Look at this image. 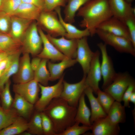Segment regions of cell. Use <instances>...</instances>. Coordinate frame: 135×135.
Wrapping results in <instances>:
<instances>
[{"label":"cell","mask_w":135,"mask_h":135,"mask_svg":"<svg viewBox=\"0 0 135 135\" xmlns=\"http://www.w3.org/2000/svg\"><path fill=\"white\" fill-rule=\"evenodd\" d=\"M100 39L106 45H108L118 52L135 56V47L131 42L125 38L97 29L96 32Z\"/></svg>","instance_id":"5b68a950"},{"label":"cell","mask_w":135,"mask_h":135,"mask_svg":"<svg viewBox=\"0 0 135 135\" xmlns=\"http://www.w3.org/2000/svg\"><path fill=\"white\" fill-rule=\"evenodd\" d=\"M85 96L84 92L79 100L74 121L75 122L82 124L83 125L90 126L91 111L86 104Z\"/></svg>","instance_id":"d4e9b609"},{"label":"cell","mask_w":135,"mask_h":135,"mask_svg":"<svg viewBox=\"0 0 135 135\" xmlns=\"http://www.w3.org/2000/svg\"><path fill=\"white\" fill-rule=\"evenodd\" d=\"M102 56L100 68L103 80L102 88L104 90L112 82L117 73L114 70L112 60L108 55L106 45L100 42L97 44Z\"/></svg>","instance_id":"9c48e42d"},{"label":"cell","mask_w":135,"mask_h":135,"mask_svg":"<svg viewBox=\"0 0 135 135\" xmlns=\"http://www.w3.org/2000/svg\"><path fill=\"white\" fill-rule=\"evenodd\" d=\"M22 2V0H4L0 10L11 16Z\"/></svg>","instance_id":"74e56055"},{"label":"cell","mask_w":135,"mask_h":135,"mask_svg":"<svg viewBox=\"0 0 135 135\" xmlns=\"http://www.w3.org/2000/svg\"><path fill=\"white\" fill-rule=\"evenodd\" d=\"M32 21L11 16V25L8 35L16 41L21 43L24 35Z\"/></svg>","instance_id":"ac0fdd59"},{"label":"cell","mask_w":135,"mask_h":135,"mask_svg":"<svg viewBox=\"0 0 135 135\" xmlns=\"http://www.w3.org/2000/svg\"><path fill=\"white\" fill-rule=\"evenodd\" d=\"M41 112L36 110L30 120L28 122L27 130L31 135L43 134Z\"/></svg>","instance_id":"d6a6232c"},{"label":"cell","mask_w":135,"mask_h":135,"mask_svg":"<svg viewBox=\"0 0 135 135\" xmlns=\"http://www.w3.org/2000/svg\"><path fill=\"white\" fill-rule=\"evenodd\" d=\"M12 107L16 110L20 116L26 119L30 116L34 106L21 96L15 94Z\"/></svg>","instance_id":"484cf974"},{"label":"cell","mask_w":135,"mask_h":135,"mask_svg":"<svg viewBox=\"0 0 135 135\" xmlns=\"http://www.w3.org/2000/svg\"><path fill=\"white\" fill-rule=\"evenodd\" d=\"M86 76L84 75L82 79L75 83H70L64 80L63 90L60 97L70 105L76 107L78 106L81 96L88 87L86 81Z\"/></svg>","instance_id":"52a82bcc"},{"label":"cell","mask_w":135,"mask_h":135,"mask_svg":"<svg viewBox=\"0 0 135 135\" xmlns=\"http://www.w3.org/2000/svg\"><path fill=\"white\" fill-rule=\"evenodd\" d=\"M96 94L98 100L107 114L110 108L115 100V99L108 93L102 91L100 89L97 92Z\"/></svg>","instance_id":"e575fe53"},{"label":"cell","mask_w":135,"mask_h":135,"mask_svg":"<svg viewBox=\"0 0 135 135\" xmlns=\"http://www.w3.org/2000/svg\"><path fill=\"white\" fill-rule=\"evenodd\" d=\"M21 50L13 54L9 55V62L7 67L2 73L0 79V92L10 78L15 74L18 70Z\"/></svg>","instance_id":"603a6c76"},{"label":"cell","mask_w":135,"mask_h":135,"mask_svg":"<svg viewBox=\"0 0 135 135\" xmlns=\"http://www.w3.org/2000/svg\"><path fill=\"white\" fill-rule=\"evenodd\" d=\"M4 0H0V9L2 4Z\"/></svg>","instance_id":"681fc988"},{"label":"cell","mask_w":135,"mask_h":135,"mask_svg":"<svg viewBox=\"0 0 135 135\" xmlns=\"http://www.w3.org/2000/svg\"><path fill=\"white\" fill-rule=\"evenodd\" d=\"M43 42L38 30V24L34 22L26 32L22 41V52L36 56L42 49Z\"/></svg>","instance_id":"277c9868"},{"label":"cell","mask_w":135,"mask_h":135,"mask_svg":"<svg viewBox=\"0 0 135 135\" xmlns=\"http://www.w3.org/2000/svg\"><path fill=\"white\" fill-rule=\"evenodd\" d=\"M54 10L56 12L59 20L66 31V33L64 36L66 38L68 39H78L90 36L87 29L80 30L72 24L65 22L62 15L60 7L56 8Z\"/></svg>","instance_id":"ffe728a7"},{"label":"cell","mask_w":135,"mask_h":135,"mask_svg":"<svg viewBox=\"0 0 135 135\" xmlns=\"http://www.w3.org/2000/svg\"><path fill=\"white\" fill-rule=\"evenodd\" d=\"M39 33L42 40L43 48L37 56L41 59L50 60L53 61H61L68 57L66 56L49 40L42 30L38 27Z\"/></svg>","instance_id":"5bb4252c"},{"label":"cell","mask_w":135,"mask_h":135,"mask_svg":"<svg viewBox=\"0 0 135 135\" xmlns=\"http://www.w3.org/2000/svg\"><path fill=\"white\" fill-rule=\"evenodd\" d=\"M97 29L125 38L131 41L126 25L122 21L113 16L101 24Z\"/></svg>","instance_id":"9a60e30c"},{"label":"cell","mask_w":135,"mask_h":135,"mask_svg":"<svg viewBox=\"0 0 135 135\" xmlns=\"http://www.w3.org/2000/svg\"><path fill=\"white\" fill-rule=\"evenodd\" d=\"M64 78L63 74L57 83L51 86H44L38 83L41 95L34 104L36 110L43 111L52 100L60 96L63 88Z\"/></svg>","instance_id":"8992f818"},{"label":"cell","mask_w":135,"mask_h":135,"mask_svg":"<svg viewBox=\"0 0 135 135\" xmlns=\"http://www.w3.org/2000/svg\"><path fill=\"white\" fill-rule=\"evenodd\" d=\"M77 48L76 59L81 66L84 75H86L93 57V52L88 45L87 37L77 39Z\"/></svg>","instance_id":"8fae6325"},{"label":"cell","mask_w":135,"mask_h":135,"mask_svg":"<svg viewBox=\"0 0 135 135\" xmlns=\"http://www.w3.org/2000/svg\"><path fill=\"white\" fill-rule=\"evenodd\" d=\"M20 116L14 108L5 109L0 104V130L10 125Z\"/></svg>","instance_id":"4dcf8cb0"},{"label":"cell","mask_w":135,"mask_h":135,"mask_svg":"<svg viewBox=\"0 0 135 135\" xmlns=\"http://www.w3.org/2000/svg\"><path fill=\"white\" fill-rule=\"evenodd\" d=\"M48 60L46 59H42L38 67L34 72V80L44 86H48L50 79V73L46 66Z\"/></svg>","instance_id":"1f68e13d"},{"label":"cell","mask_w":135,"mask_h":135,"mask_svg":"<svg viewBox=\"0 0 135 135\" xmlns=\"http://www.w3.org/2000/svg\"><path fill=\"white\" fill-rule=\"evenodd\" d=\"M41 116L43 134L56 135L54 126L51 119L43 111L41 112Z\"/></svg>","instance_id":"8d00e7d4"},{"label":"cell","mask_w":135,"mask_h":135,"mask_svg":"<svg viewBox=\"0 0 135 135\" xmlns=\"http://www.w3.org/2000/svg\"><path fill=\"white\" fill-rule=\"evenodd\" d=\"M131 4L134 0H125Z\"/></svg>","instance_id":"c3c4849f"},{"label":"cell","mask_w":135,"mask_h":135,"mask_svg":"<svg viewBox=\"0 0 135 135\" xmlns=\"http://www.w3.org/2000/svg\"><path fill=\"white\" fill-rule=\"evenodd\" d=\"M28 122L25 118L20 116L14 122L0 130V135H16L27 131Z\"/></svg>","instance_id":"f546056e"},{"label":"cell","mask_w":135,"mask_h":135,"mask_svg":"<svg viewBox=\"0 0 135 135\" xmlns=\"http://www.w3.org/2000/svg\"><path fill=\"white\" fill-rule=\"evenodd\" d=\"M76 16L82 18L80 26L87 29L91 36L101 24L113 16L108 0H90L80 8Z\"/></svg>","instance_id":"6da1fadb"},{"label":"cell","mask_w":135,"mask_h":135,"mask_svg":"<svg viewBox=\"0 0 135 135\" xmlns=\"http://www.w3.org/2000/svg\"><path fill=\"white\" fill-rule=\"evenodd\" d=\"M79 124L75 122L58 135H80L90 130L91 126H80Z\"/></svg>","instance_id":"d590c367"},{"label":"cell","mask_w":135,"mask_h":135,"mask_svg":"<svg viewBox=\"0 0 135 135\" xmlns=\"http://www.w3.org/2000/svg\"><path fill=\"white\" fill-rule=\"evenodd\" d=\"M135 91V82L134 81L128 86L122 96V101L124 103V105L125 107H130L129 98L132 93Z\"/></svg>","instance_id":"b9f144b4"},{"label":"cell","mask_w":135,"mask_h":135,"mask_svg":"<svg viewBox=\"0 0 135 135\" xmlns=\"http://www.w3.org/2000/svg\"><path fill=\"white\" fill-rule=\"evenodd\" d=\"M46 35L49 40L62 53L68 58L76 59L77 39H68L64 36L57 38L48 34Z\"/></svg>","instance_id":"4fadbf2b"},{"label":"cell","mask_w":135,"mask_h":135,"mask_svg":"<svg viewBox=\"0 0 135 135\" xmlns=\"http://www.w3.org/2000/svg\"><path fill=\"white\" fill-rule=\"evenodd\" d=\"M42 11L33 5L22 2L12 16H16L32 21L37 20Z\"/></svg>","instance_id":"cb8c5ba5"},{"label":"cell","mask_w":135,"mask_h":135,"mask_svg":"<svg viewBox=\"0 0 135 135\" xmlns=\"http://www.w3.org/2000/svg\"><path fill=\"white\" fill-rule=\"evenodd\" d=\"M122 22L126 26L131 42L135 47V14H132L125 18Z\"/></svg>","instance_id":"ab89813d"},{"label":"cell","mask_w":135,"mask_h":135,"mask_svg":"<svg viewBox=\"0 0 135 135\" xmlns=\"http://www.w3.org/2000/svg\"><path fill=\"white\" fill-rule=\"evenodd\" d=\"M44 11L49 12L54 10L59 7H65L67 0H44Z\"/></svg>","instance_id":"60d3db41"},{"label":"cell","mask_w":135,"mask_h":135,"mask_svg":"<svg viewBox=\"0 0 135 135\" xmlns=\"http://www.w3.org/2000/svg\"><path fill=\"white\" fill-rule=\"evenodd\" d=\"M13 89L15 94L34 104L38 100L40 90L38 83L34 80L22 83L15 84Z\"/></svg>","instance_id":"7c38bea8"},{"label":"cell","mask_w":135,"mask_h":135,"mask_svg":"<svg viewBox=\"0 0 135 135\" xmlns=\"http://www.w3.org/2000/svg\"><path fill=\"white\" fill-rule=\"evenodd\" d=\"M77 63L76 59L67 58L59 63H54L48 61L47 66L50 74V81L59 79L63 74L64 70Z\"/></svg>","instance_id":"7402d4cb"},{"label":"cell","mask_w":135,"mask_h":135,"mask_svg":"<svg viewBox=\"0 0 135 135\" xmlns=\"http://www.w3.org/2000/svg\"><path fill=\"white\" fill-rule=\"evenodd\" d=\"M2 72L0 71V79L2 75Z\"/></svg>","instance_id":"f907efd6"},{"label":"cell","mask_w":135,"mask_h":135,"mask_svg":"<svg viewBox=\"0 0 135 135\" xmlns=\"http://www.w3.org/2000/svg\"><path fill=\"white\" fill-rule=\"evenodd\" d=\"M11 25V16L0 10V33L9 34Z\"/></svg>","instance_id":"f35d334b"},{"label":"cell","mask_w":135,"mask_h":135,"mask_svg":"<svg viewBox=\"0 0 135 135\" xmlns=\"http://www.w3.org/2000/svg\"><path fill=\"white\" fill-rule=\"evenodd\" d=\"M38 24L42 29L45 30L51 36H65L66 32L55 10L49 12L42 11L37 20Z\"/></svg>","instance_id":"3957f363"},{"label":"cell","mask_w":135,"mask_h":135,"mask_svg":"<svg viewBox=\"0 0 135 135\" xmlns=\"http://www.w3.org/2000/svg\"><path fill=\"white\" fill-rule=\"evenodd\" d=\"M9 55L6 52H0V62L7 58Z\"/></svg>","instance_id":"bcb514c9"},{"label":"cell","mask_w":135,"mask_h":135,"mask_svg":"<svg viewBox=\"0 0 135 135\" xmlns=\"http://www.w3.org/2000/svg\"><path fill=\"white\" fill-rule=\"evenodd\" d=\"M134 81L128 72L117 73L112 83L103 90L110 94L115 100L121 102L125 91L129 85Z\"/></svg>","instance_id":"ba28073f"},{"label":"cell","mask_w":135,"mask_h":135,"mask_svg":"<svg viewBox=\"0 0 135 135\" xmlns=\"http://www.w3.org/2000/svg\"><path fill=\"white\" fill-rule=\"evenodd\" d=\"M130 102L135 104V91H134L130 96L129 98Z\"/></svg>","instance_id":"7dc6e473"},{"label":"cell","mask_w":135,"mask_h":135,"mask_svg":"<svg viewBox=\"0 0 135 135\" xmlns=\"http://www.w3.org/2000/svg\"><path fill=\"white\" fill-rule=\"evenodd\" d=\"M84 93L87 97L91 107L90 121L91 124L94 121L101 118H106L107 113L104 111L96 98L94 95L93 92L91 88L87 87Z\"/></svg>","instance_id":"44dd1931"},{"label":"cell","mask_w":135,"mask_h":135,"mask_svg":"<svg viewBox=\"0 0 135 135\" xmlns=\"http://www.w3.org/2000/svg\"><path fill=\"white\" fill-rule=\"evenodd\" d=\"M10 80L5 84L0 92L1 106L4 109H9L12 106L14 100L10 91Z\"/></svg>","instance_id":"836d02e7"},{"label":"cell","mask_w":135,"mask_h":135,"mask_svg":"<svg viewBox=\"0 0 135 135\" xmlns=\"http://www.w3.org/2000/svg\"><path fill=\"white\" fill-rule=\"evenodd\" d=\"M22 2L31 4L44 11V0H22Z\"/></svg>","instance_id":"7bdbcfd3"},{"label":"cell","mask_w":135,"mask_h":135,"mask_svg":"<svg viewBox=\"0 0 135 135\" xmlns=\"http://www.w3.org/2000/svg\"><path fill=\"white\" fill-rule=\"evenodd\" d=\"M113 16L123 21L128 16L134 13L132 4L125 0H108Z\"/></svg>","instance_id":"d6986e66"},{"label":"cell","mask_w":135,"mask_h":135,"mask_svg":"<svg viewBox=\"0 0 135 135\" xmlns=\"http://www.w3.org/2000/svg\"><path fill=\"white\" fill-rule=\"evenodd\" d=\"M125 107L121 102L115 100L110 108L106 118L114 124L124 123L126 120Z\"/></svg>","instance_id":"4316f807"},{"label":"cell","mask_w":135,"mask_h":135,"mask_svg":"<svg viewBox=\"0 0 135 135\" xmlns=\"http://www.w3.org/2000/svg\"><path fill=\"white\" fill-rule=\"evenodd\" d=\"M76 110V107L60 97L52 100L43 112L52 121L56 135H58L75 122Z\"/></svg>","instance_id":"7a4b0ae2"},{"label":"cell","mask_w":135,"mask_h":135,"mask_svg":"<svg viewBox=\"0 0 135 135\" xmlns=\"http://www.w3.org/2000/svg\"><path fill=\"white\" fill-rule=\"evenodd\" d=\"M90 0H67L64 10V20L72 24L75 22L76 14L82 6Z\"/></svg>","instance_id":"f1b7e54d"},{"label":"cell","mask_w":135,"mask_h":135,"mask_svg":"<svg viewBox=\"0 0 135 135\" xmlns=\"http://www.w3.org/2000/svg\"><path fill=\"white\" fill-rule=\"evenodd\" d=\"M34 77L29 54L24 53L20 59L18 70L13 78V81L15 84L24 83L34 80Z\"/></svg>","instance_id":"2e32d148"},{"label":"cell","mask_w":135,"mask_h":135,"mask_svg":"<svg viewBox=\"0 0 135 135\" xmlns=\"http://www.w3.org/2000/svg\"><path fill=\"white\" fill-rule=\"evenodd\" d=\"M100 51L98 50L94 52L86 79L87 86L91 88L94 93L96 94L100 89L99 83L102 77L100 59Z\"/></svg>","instance_id":"30bf717a"},{"label":"cell","mask_w":135,"mask_h":135,"mask_svg":"<svg viewBox=\"0 0 135 135\" xmlns=\"http://www.w3.org/2000/svg\"><path fill=\"white\" fill-rule=\"evenodd\" d=\"M9 55L6 58L0 62V71L2 73L7 67L9 62Z\"/></svg>","instance_id":"f6af8a7d"},{"label":"cell","mask_w":135,"mask_h":135,"mask_svg":"<svg viewBox=\"0 0 135 135\" xmlns=\"http://www.w3.org/2000/svg\"><path fill=\"white\" fill-rule=\"evenodd\" d=\"M42 59L40 58L37 56L32 59L30 62V65L33 70L34 72L39 66Z\"/></svg>","instance_id":"ee69618b"},{"label":"cell","mask_w":135,"mask_h":135,"mask_svg":"<svg viewBox=\"0 0 135 135\" xmlns=\"http://www.w3.org/2000/svg\"><path fill=\"white\" fill-rule=\"evenodd\" d=\"M90 127L93 135H118L120 132L119 124L112 123L106 117L94 122Z\"/></svg>","instance_id":"e0dca14e"},{"label":"cell","mask_w":135,"mask_h":135,"mask_svg":"<svg viewBox=\"0 0 135 135\" xmlns=\"http://www.w3.org/2000/svg\"><path fill=\"white\" fill-rule=\"evenodd\" d=\"M21 43L13 39L9 35L0 33V52L12 54L21 50Z\"/></svg>","instance_id":"83f0119b"}]
</instances>
